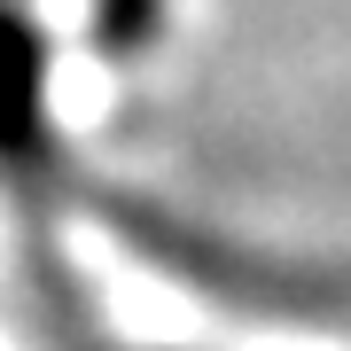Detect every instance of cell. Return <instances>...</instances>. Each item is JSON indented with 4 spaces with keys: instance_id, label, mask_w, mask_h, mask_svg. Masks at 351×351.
I'll return each instance as SVG.
<instances>
[{
    "instance_id": "cell-1",
    "label": "cell",
    "mask_w": 351,
    "mask_h": 351,
    "mask_svg": "<svg viewBox=\"0 0 351 351\" xmlns=\"http://www.w3.org/2000/svg\"><path fill=\"white\" fill-rule=\"evenodd\" d=\"M47 156V110H39V47L0 16V172H32Z\"/></svg>"
}]
</instances>
